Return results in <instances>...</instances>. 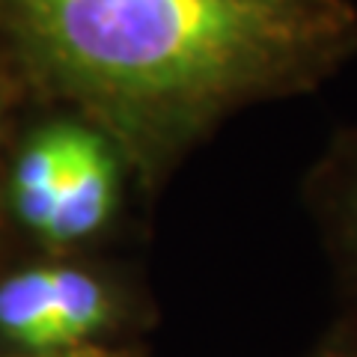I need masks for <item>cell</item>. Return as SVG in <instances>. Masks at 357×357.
I'll return each mask as SVG.
<instances>
[{"instance_id": "cell-7", "label": "cell", "mask_w": 357, "mask_h": 357, "mask_svg": "<svg viewBox=\"0 0 357 357\" xmlns=\"http://www.w3.org/2000/svg\"><path fill=\"white\" fill-rule=\"evenodd\" d=\"M301 357H357V333L342 321L337 331H331L319 345H312Z\"/></svg>"}, {"instance_id": "cell-1", "label": "cell", "mask_w": 357, "mask_h": 357, "mask_svg": "<svg viewBox=\"0 0 357 357\" xmlns=\"http://www.w3.org/2000/svg\"><path fill=\"white\" fill-rule=\"evenodd\" d=\"M24 89L114 143L155 197L229 116L319 89L357 54L351 0H0Z\"/></svg>"}, {"instance_id": "cell-4", "label": "cell", "mask_w": 357, "mask_h": 357, "mask_svg": "<svg viewBox=\"0 0 357 357\" xmlns=\"http://www.w3.org/2000/svg\"><path fill=\"white\" fill-rule=\"evenodd\" d=\"M304 199L349 307L342 321L357 333V126L333 134L312 161Z\"/></svg>"}, {"instance_id": "cell-3", "label": "cell", "mask_w": 357, "mask_h": 357, "mask_svg": "<svg viewBox=\"0 0 357 357\" xmlns=\"http://www.w3.org/2000/svg\"><path fill=\"white\" fill-rule=\"evenodd\" d=\"M131 176L116 146L72 114L57 208L42 248L48 253H89L116 229L131 191Z\"/></svg>"}, {"instance_id": "cell-6", "label": "cell", "mask_w": 357, "mask_h": 357, "mask_svg": "<svg viewBox=\"0 0 357 357\" xmlns=\"http://www.w3.org/2000/svg\"><path fill=\"white\" fill-rule=\"evenodd\" d=\"M0 357H152V351L137 340H126V342L89 345V349H72V351H21L0 345Z\"/></svg>"}, {"instance_id": "cell-5", "label": "cell", "mask_w": 357, "mask_h": 357, "mask_svg": "<svg viewBox=\"0 0 357 357\" xmlns=\"http://www.w3.org/2000/svg\"><path fill=\"white\" fill-rule=\"evenodd\" d=\"M24 93L30 96L24 84L18 81V75L15 69L6 63V57L0 54V211H3V178H6V161H9V149L6 152V128H9V116H13V105H15V98Z\"/></svg>"}, {"instance_id": "cell-2", "label": "cell", "mask_w": 357, "mask_h": 357, "mask_svg": "<svg viewBox=\"0 0 357 357\" xmlns=\"http://www.w3.org/2000/svg\"><path fill=\"white\" fill-rule=\"evenodd\" d=\"M149 316L143 289L105 259L48 253L0 277V345L72 351L126 342Z\"/></svg>"}]
</instances>
